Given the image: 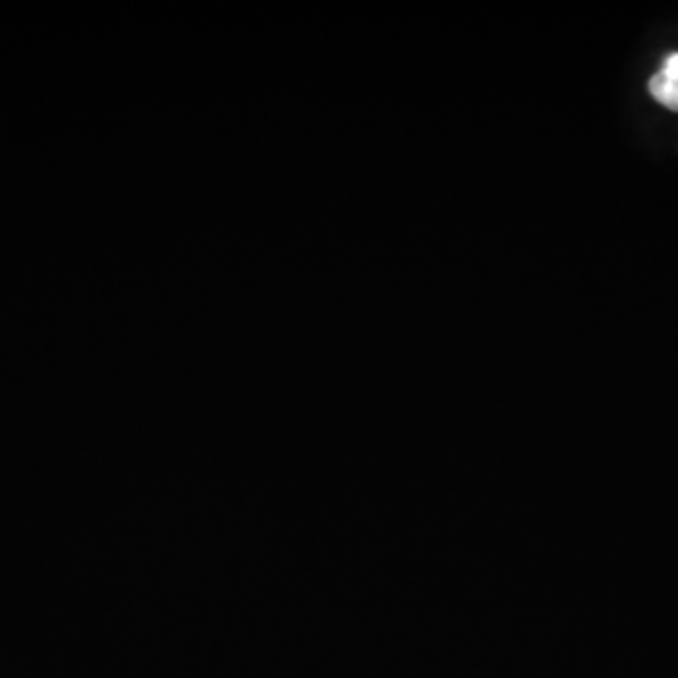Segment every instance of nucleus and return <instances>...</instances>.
Returning a JSON list of instances; mask_svg holds the SVG:
<instances>
[{"mask_svg": "<svg viewBox=\"0 0 678 678\" xmlns=\"http://www.w3.org/2000/svg\"><path fill=\"white\" fill-rule=\"evenodd\" d=\"M652 96L664 104L665 108L678 112V80L677 78H669L664 72L654 75L651 83H648Z\"/></svg>", "mask_w": 678, "mask_h": 678, "instance_id": "nucleus-1", "label": "nucleus"}, {"mask_svg": "<svg viewBox=\"0 0 678 678\" xmlns=\"http://www.w3.org/2000/svg\"><path fill=\"white\" fill-rule=\"evenodd\" d=\"M665 75H669V78H677L678 80V54L671 55L667 61H665L664 70H662Z\"/></svg>", "mask_w": 678, "mask_h": 678, "instance_id": "nucleus-2", "label": "nucleus"}]
</instances>
